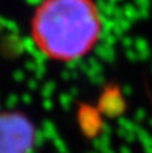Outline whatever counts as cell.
Masks as SVG:
<instances>
[{
	"instance_id": "cell-1",
	"label": "cell",
	"mask_w": 152,
	"mask_h": 153,
	"mask_svg": "<svg viewBox=\"0 0 152 153\" xmlns=\"http://www.w3.org/2000/svg\"><path fill=\"white\" fill-rule=\"evenodd\" d=\"M101 16L93 0H43L31 20L37 48L57 62L88 55L98 43Z\"/></svg>"
},
{
	"instance_id": "cell-2",
	"label": "cell",
	"mask_w": 152,
	"mask_h": 153,
	"mask_svg": "<svg viewBox=\"0 0 152 153\" xmlns=\"http://www.w3.org/2000/svg\"><path fill=\"white\" fill-rule=\"evenodd\" d=\"M37 140V126L28 116L0 110V153H32Z\"/></svg>"
}]
</instances>
